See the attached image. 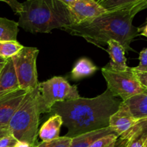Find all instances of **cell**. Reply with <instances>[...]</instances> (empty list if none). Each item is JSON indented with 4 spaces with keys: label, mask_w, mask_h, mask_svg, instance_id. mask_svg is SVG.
<instances>
[{
    "label": "cell",
    "mask_w": 147,
    "mask_h": 147,
    "mask_svg": "<svg viewBox=\"0 0 147 147\" xmlns=\"http://www.w3.org/2000/svg\"><path fill=\"white\" fill-rule=\"evenodd\" d=\"M122 102L136 120L147 119V92L135 95Z\"/></svg>",
    "instance_id": "cell-14"
},
{
    "label": "cell",
    "mask_w": 147,
    "mask_h": 147,
    "mask_svg": "<svg viewBox=\"0 0 147 147\" xmlns=\"http://www.w3.org/2000/svg\"><path fill=\"white\" fill-rule=\"evenodd\" d=\"M67 9L71 24H78L90 21L108 11L93 0H75Z\"/></svg>",
    "instance_id": "cell-8"
},
{
    "label": "cell",
    "mask_w": 147,
    "mask_h": 147,
    "mask_svg": "<svg viewBox=\"0 0 147 147\" xmlns=\"http://www.w3.org/2000/svg\"><path fill=\"white\" fill-rule=\"evenodd\" d=\"M137 14L133 8L107 11L105 14L78 24H71L63 30L73 36L84 38L88 42L102 47L109 40L119 42L125 51L131 50L130 45L140 34L139 28L133 25Z\"/></svg>",
    "instance_id": "cell-2"
},
{
    "label": "cell",
    "mask_w": 147,
    "mask_h": 147,
    "mask_svg": "<svg viewBox=\"0 0 147 147\" xmlns=\"http://www.w3.org/2000/svg\"><path fill=\"white\" fill-rule=\"evenodd\" d=\"M121 102L109 90L95 98H78L58 102L50 113L59 115L67 129L66 136L76 137L82 134L109 127L111 116L119 109Z\"/></svg>",
    "instance_id": "cell-1"
},
{
    "label": "cell",
    "mask_w": 147,
    "mask_h": 147,
    "mask_svg": "<svg viewBox=\"0 0 147 147\" xmlns=\"http://www.w3.org/2000/svg\"><path fill=\"white\" fill-rule=\"evenodd\" d=\"M101 72L107 83L108 90L115 97H120L122 101L136 94L147 92L131 67L126 71H117L107 65L102 67Z\"/></svg>",
    "instance_id": "cell-5"
},
{
    "label": "cell",
    "mask_w": 147,
    "mask_h": 147,
    "mask_svg": "<svg viewBox=\"0 0 147 147\" xmlns=\"http://www.w3.org/2000/svg\"><path fill=\"white\" fill-rule=\"evenodd\" d=\"M7 59H4L3 57H0V72L1 71L2 68L4 67V66L5 65L6 63H7Z\"/></svg>",
    "instance_id": "cell-31"
},
{
    "label": "cell",
    "mask_w": 147,
    "mask_h": 147,
    "mask_svg": "<svg viewBox=\"0 0 147 147\" xmlns=\"http://www.w3.org/2000/svg\"><path fill=\"white\" fill-rule=\"evenodd\" d=\"M133 71L136 75L139 81L142 85V86L147 90V72H139L134 71V70H133Z\"/></svg>",
    "instance_id": "cell-26"
},
{
    "label": "cell",
    "mask_w": 147,
    "mask_h": 147,
    "mask_svg": "<svg viewBox=\"0 0 147 147\" xmlns=\"http://www.w3.org/2000/svg\"><path fill=\"white\" fill-rule=\"evenodd\" d=\"M18 141L11 134L0 139V147H14Z\"/></svg>",
    "instance_id": "cell-24"
},
{
    "label": "cell",
    "mask_w": 147,
    "mask_h": 147,
    "mask_svg": "<svg viewBox=\"0 0 147 147\" xmlns=\"http://www.w3.org/2000/svg\"><path fill=\"white\" fill-rule=\"evenodd\" d=\"M63 125L62 118L59 115H53L39 130V136L42 142H49L60 137V128Z\"/></svg>",
    "instance_id": "cell-15"
},
{
    "label": "cell",
    "mask_w": 147,
    "mask_h": 147,
    "mask_svg": "<svg viewBox=\"0 0 147 147\" xmlns=\"http://www.w3.org/2000/svg\"><path fill=\"white\" fill-rule=\"evenodd\" d=\"M97 70V66L95 65L92 61L86 57H83L78 60L73 67L71 71V77L75 80H80L93 75Z\"/></svg>",
    "instance_id": "cell-17"
},
{
    "label": "cell",
    "mask_w": 147,
    "mask_h": 147,
    "mask_svg": "<svg viewBox=\"0 0 147 147\" xmlns=\"http://www.w3.org/2000/svg\"><path fill=\"white\" fill-rule=\"evenodd\" d=\"M131 7L137 11V13H139V11L147 9V0H143V1L138 3V4H135L134 6H133V7Z\"/></svg>",
    "instance_id": "cell-27"
},
{
    "label": "cell",
    "mask_w": 147,
    "mask_h": 147,
    "mask_svg": "<svg viewBox=\"0 0 147 147\" xmlns=\"http://www.w3.org/2000/svg\"><path fill=\"white\" fill-rule=\"evenodd\" d=\"M139 64L135 67H131L134 71L147 72V47L142 50L139 54Z\"/></svg>",
    "instance_id": "cell-23"
},
{
    "label": "cell",
    "mask_w": 147,
    "mask_h": 147,
    "mask_svg": "<svg viewBox=\"0 0 147 147\" xmlns=\"http://www.w3.org/2000/svg\"><path fill=\"white\" fill-rule=\"evenodd\" d=\"M18 32V23L7 18L0 17V41L17 40Z\"/></svg>",
    "instance_id": "cell-18"
},
{
    "label": "cell",
    "mask_w": 147,
    "mask_h": 147,
    "mask_svg": "<svg viewBox=\"0 0 147 147\" xmlns=\"http://www.w3.org/2000/svg\"><path fill=\"white\" fill-rule=\"evenodd\" d=\"M108 45L107 52L109 54L111 62L109 66L113 70L117 71H126L129 69L126 65L125 50L123 46L116 40H109L106 44Z\"/></svg>",
    "instance_id": "cell-13"
},
{
    "label": "cell",
    "mask_w": 147,
    "mask_h": 147,
    "mask_svg": "<svg viewBox=\"0 0 147 147\" xmlns=\"http://www.w3.org/2000/svg\"><path fill=\"white\" fill-rule=\"evenodd\" d=\"M142 1L143 0H100L98 4L110 11L129 8Z\"/></svg>",
    "instance_id": "cell-19"
},
{
    "label": "cell",
    "mask_w": 147,
    "mask_h": 147,
    "mask_svg": "<svg viewBox=\"0 0 147 147\" xmlns=\"http://www.w3.org/2000/svg\"><path fill=\"white\" fill-rule=\"evenodd\" d=\"M24 46L17 40L0 41V57L4 59L11 58L17 55Z\"/></svg>",
    "instance_id": "cell-20"
},
{
    "label": "cell",
    "mask_w": 147,
    "mask_h": 147,
    "mask_svg": "<svg viewBox=\"0 0 147 147\" xmlns=\"http://www.w3.org/2000/svg\"><path fill=\"white\" fill-rule=\"evenodd\" d=\"M41 99L38 87L27 91L8 126L10 134L19 142L32 146L37 144Z\"/></svg>",
    "instance_id": "cell-4"
},
{
    "label": "cell",
    "mask_w": 147,
    "mask_h": 147,
    "mask_svg": "<svg viewBox=\"0 0 147 147\" xmlns=\"http://www.w3.org/2000/svg\"><path fill=\"white\" fill-rule=\"evenodd\" d=\"M113 133L114 131L110 127H107L82 134L76 137L72 138L71 145L70 147H89L93 142L100 138Z\"/></svg>",
    "instance_id": "cell-16"
},
{
    "label": "cell",
    "mask_w": 147,
    "mask_h": 147,
    "mask_svg": "<svg viewBox=\"0 0 147 147\" xmlns=\"http://www.w3.org/2000/svg\"><path fill=\"white\" fill-rule=\"evenodd\" d=\"M30 145L28 144L25 143V142H19L17 143V144L15 145L14 147H30Z\"/></svg>",
    "instance_id": "cell-30"
},
{
    "label": "cell",
    "mask_w": 147,
    "mask_h": 147,
    "mask_svg": "<svg viewBox=\"0 0 147 147\" xmlns=\"http://www.w3.org/2000/svg\"><path fill=\"white\" fill-rule=\"evenodd\" d=\"M118 136L116 134H111L100 138L93 142L89 147H115Z\"/></svg>",
    "instance_id": "cell-22"
},
{
    "label": "cell",
    "mask_w": 147,
    "mask_h": 147,
    "mask_svg": "<svg viewBox=\"0 0 147 147\" xmlns=\"http://www.w3.org/2000/svg\"><path fill=\"white\" fill-rule=\"evenodd\" d=\"M139 31H140L141 35H143L147 37V24L142 28H139Z\"/></svg>",
    "instance_id": "cell-29"
},
{
    "label": "cell",
    "mask_w": 147,
    "mask_h": 147,
    "mask_svg": "<svg viewBox=\"0 0 147 147\" xmlns=\"http://www.w3.org/2000/svg\"><path fill=\"white\" fill-rule=\"evenodd\" d=\"M27 92L19 89L0 97V127L8 128L11 118L20 107Z\"/></svg>",
    "instance_id": "cell-9"
},
{
    "label": "cell",
    "mask_w": 147,
    "mask_h": 147,
    "mask_svg": "<svg viewBox=\"0 0 147 147\" xmlns=\"http://www.w3.org/2000/svg\"><path fill=\"white\" fill-rule=\"evenodd\" d=\"M42 113H50L53 105L58 102L75 100L80 98L78 88L72 86L65 78L55 76L39 83Z\"/></svg>",
    "instance_id": "cell-6"
},
{
    "label": "cell",
    "mask_w": 147,
    "mask_h": 147,
    "mask_svg": "<svg viewBox=\"0 0 147 147\" xmlns=\"http://www.w3.org/2000/svg\"><path fill=\"white\" fill-rule=\"evenodd\" d=\"M22 6L17 23L30 33H50L71 24L67 7L58 0H26Z\"/></svg>",
    "instance_id": "cell-3"
},
{
    "label": "cell",
    "mask_w": 147,
    "mask_h": 147,
    "mask_svg": "<svg viewBox=\"0 0 147 147\" xmlns=\"http://www.w3.org/2000/svg\"><path fill=\"white\" fill-rule=\"evenodd\" d=\"M115 147H147V119L119 136Z\"/></svg>",
    "instance_id": "cell-10"
},
{
    "label": "cell",
    "mask_w": 147,
    "mask_h": 147,
    "mask_svg": "<svg viewBox=\"0 0 147 147\" xmlns=\"http://www.w3.org/2000/svg\"><path fill=\"white\" fill-rule=\"evenodd\" d=\"M72 138L62 136L49 142H42L34 147H70L71 145Z\"/></svg>",
    "instance_id": "cell-21"
},
{
    "label": "cell",
    "mask_w": 147,
    "mask_h": 147,
    "mask_svg": "<svg viewBox=\"0 0 147 147\" xmlns=\"http://www.w3.org/2000/svg\"><path fill=\"white\" fill-rule=\"evenodd\" d=\"M39 50L33 47H23V48L11 57L14 70L18 79L20 88L30 91L38 87L37 62Z\"/></svg>",
    "instance_id": "cell-7"
},
{
    "label": "cell",
    "mask_w": 147,
    "mask_h": 147,
    "mask_svg": "<svg viewBox=\"0 0 147 147\" xmlns=\"http://www.w3.org/2000/svg\"><path fill=\"white\" fill-rule=\"evenodd\" d=\"M58 1H60V2L63 3L64 4H65L67 7H68V6L70 5V4H71L75 0H58Z\"/></svg>",
    "instance_id": "cell-32"
},
{
    "label": "cell",
    "mask_w": 147,
    "mask_h": 147,
    "mask_svg": "<svg viewBox=\"0 0 147 147\" xmlns=\"http://www.w3.org/2000/svg\"><path fill=\"white\" fill-rule=\"evenodd\" d=\"M139 121H140L136 120L132 116L126 105L121 101L119 109L111 116L109 127L119 136L128 131Z\"/></svg>",
    "instance_id": "cell-11"
},
{
    "label": "cell",
    "mask_w": 147,
    "mask_h": 147,
    "mask_svg": "<svg viewBox=\"0 0 147 147\" xmlns=\"http://www.w3.org/2000/svg\"><path fill=\"white\" fill-rule=\"evenodd\" d=\"M10 134V131H9L8 128H1L0 127V139L5 136L6 135H8Z\"/></svg>",
    "instance_id": "cell-28"
},
{
    "label": "cell",
    "mask_w": 147,
    "mask_h": 147,
    "mask_svg": "<svg viewBox=\"0 0 147 147\" xmlns=\"http://www.w3.org/2000/svg\"><path fill=\"white\" fill-rule=\"evenodd\" d=\"M0 1H3L8 4L11 7L12 11L17 14H20L22 9V3L19 2L17 0H0Z\"/></svg>",
    "instance_id": "cell-25"
},
{
    "label": "cell",
    "mask_w": 147,
    "mask_h": 147,
    "mask_svg": "<svg viewBox=\"0 0 147 147\" xmlns=\"http://www.w3.org/2000/svg\"><path fill=\"white\" fill-rule=\"evenodd\" d=\"M19 89L20 88L14 63L12 59L9 58L0 72V97Z\"/></svg>",
    "instance_id": "cell-12"
},
{
    "label": "cell",
    "mask_w": 147,
    "mask_h": 147,
    "mask_svg": "<svg viewBox=\"0 0 147 147\" xmlns=\"http://www.w3.org/2000/svg\"><path fill=\"white\" fill-rule=\"evenodd\" d=\"M93 1H96V2H98V3L99 1H100V0H93Z\"/></svg>",
    "instance_id": "cell-33"
}]
</instances>
